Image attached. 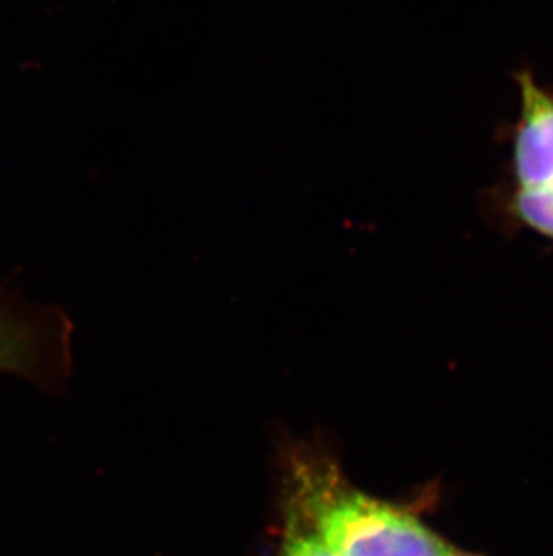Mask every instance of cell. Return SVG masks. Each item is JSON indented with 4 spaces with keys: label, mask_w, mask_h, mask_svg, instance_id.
I'll use <instances>...</instances> for the list:
<instances>
[{
    "label": "cell",
    "mask_w": 553,
    "mask_h": 556,
    "mask_svg": "<svg viewBox=\"0 0 553 556\" xmlns=\"http://www.w3.org/2000/svg\"><path fill=\"white\" fill-rule=\"evenodd\" d=\"M281 556H338L320 539L319 533L311 530H300L293 526L287 531L284 544H282Z\"/></svg>",
    "instance_id": "4"
},
{
    "label": "cell",
    "mask_w": 553,
    "mask_h": 556,
    "mask_svg": "<svg viewBox=\"0 0 553 556\" xmlns=\"http://www.w3.org/2000/svg\"><path fill=\"white\" fill-rule=\"evenodd\" d=\"M311 528L338 556H456L413 515L356 490L314 489Z\"/></svg>",
    "instance_id": "1"
},
{
    "label": "cell",
    "mask_w": 553,
    "mask_h": 556,
    "mask_svg": "<svg viewBox=\"0 0 553 556\" xmlns=\"http://www.w3.org/2000/svg\"><path fill=\"white\" fill-rule=\"evenodd\" d=\"M514 79L519 112L511 131L506 205L522 226L553 240V90L525 68Z\"/></svg>",
    "instance_id": "2"
},
{
    "label": "cell",
    "mask_w": 553,
    "mask_h": 556,
    "mask_svg": "<svg viewBox=\"0 0 553 556\" xmlns=\"http://www.w3.org/2000/svg\"><path fill=\"white\" fill-rule=\"evenodd\" d=\"M456 556H475V555H467V553H456Z\"/></svg>",
    "instance_id": "5"
},
{
    "label": "cell",
    "mask_w": 553,
    "mask_h": 556,
    "mask_svg": "<svg viewBox=\"0 0 553 556\" xmlns=\"http://www.w3.org/2000/svg\"><path fill=\"white\" fill-rule=\"evenodd\" d=\"M33 339L27 326L0 312V371L31 368Z\"/></svg>",
    "instance_id": "3"
}]
</instances>
